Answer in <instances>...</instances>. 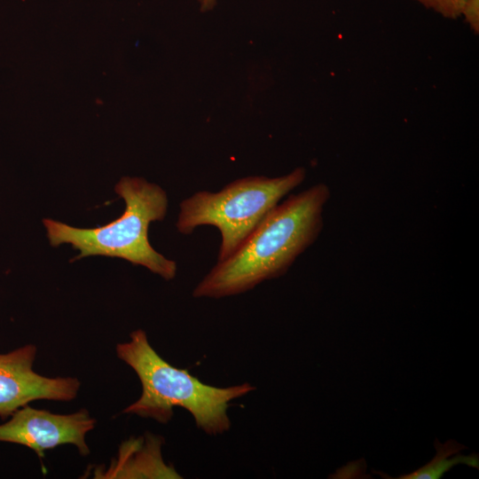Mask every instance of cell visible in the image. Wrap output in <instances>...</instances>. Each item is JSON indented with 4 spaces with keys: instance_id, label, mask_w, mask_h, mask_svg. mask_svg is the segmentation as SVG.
Segmentation results:
<instances>
[{
    "instance_id": "cell-1",
    "label": "cell",
    "mask_w": 479,
    "mask_h": 479,
    "mask_svg": "<svg viewBox=\"0 0 479 479\" xmlns=\"http://www.w3.org/2000/svg\"><path fill=\"white\" fill-rule=\"evenodd\" d=\"M330 194L329 187L318 183L276 205L239 248L198 283L192 296L236 295L284 275L320 234Z\"/></svg>"
},
{
    "instance_id": "cell-2",
    "label": "cell",
    "mask_w": 479,
    "mask_h": 479,
    "mask_svg": "<svg viewBox=\"0 0 479 479\" xmlns=\"http://www.w3.org/2000/svg\"><path fill=\"white\" fill-rule=\"evenodd\" d=\"M117 357L137 375L142 393L128 405L124 413L168 423L174 407L188 411L196 427L204 433L216 436L231 428L227 410L232 400L255 390L248 382L226 388L203 383L188 370L173 366L151 346L145 332L130 333V340L118 343Z\"/></svg>"
},
{
    "instance_id": "cell-3",
    "label": "cell",
    "mask_w": 479,
    "mask_h": 479,
    "mask_svg": "<svg viewBox=\"0 0 479 479\" xmlns=\"http://www.w3.org/2000/svg\"><path fill=\"white\" fill-rule=\"evenodd\" d=\"M115 192L124 200L125 209L103 226L76 228L43 219L51 245H72L80 251L75 260L90 255L118 257L142 265L166 280L174 279L177 263L154 250L148 239L150 224L163 220L167 213L164 190L143 178L125 177L116 185Z\"/></svg>"
},
{
    "instance_id": "cell-4",
    "label": "cell",
    "mask_w": 479,
    "mask_h": 479,
    "mask_svg": "<svg viewBox=\"0 0 479 479\" xmlns=\"http://www.w3.org/2000/svg\"><path fill=\"white\" fill-rule=\"evenodd\" d=\"M306 177L304 168L284 176L239 178L216 192L199 191L180 203L177 231L189 235L202 225L220 232L217 262L232 255L283 197Z\"/></svg>"
},
{
    "instance_id": "cell-5",
    "label": "cell",
    "mask_w": 479,
    "mask_h": 479,
    "mask_svg": "<svg viewBox=\"0 0 479 479\" xmlns=\"http://www.w3.org/2000/svg\"><path fill=\"white\" fill-rule=\"evenodd\" d=\"M96 423V419L86 409L59 414L27 404L0 425V442L26 446L39 458L44 456L45 451L63 444L75 445L82 456H87L90 448L86 435Z\"/></svg>"
},
{
    "instance_id": "cell-6",
    "label": "cell",
    "mask_w": 479,
    "mask_h": 479,
    "mask_svg": "<svg viewBox=\"0 0 479 479\" xmlns=\"http://www.w3.org/2000/svg\"><path fill=\"white\" fill-rule=\"evenodd\" d=\"M37 349L27 344L0 353V418L35 400L71 401L77 397L81 382L72 376L48 377L34 370Z\"/></svg>"
},
{
    "instance_id": "cell-7",
    "label": "cell",
    "mask_w": 479,
    "mask_h": 479,
    "mask_svg": "<svg viewBox=\"0 0 479 479\" xmlns=\"http://www.w3.org/2000/svg\"><path fill=\"white\" fill-rule=\"evenodd\" d=\"M436 453L435 457L419 469L405 475H402L398 479H438L448 470L458 464H466L469 467L478 468V456H462L458 453L466 447L453 440H449L444 444L435 441Z\"/></svg>"
},
{
    "instance_id": "cell-8",
    "label": "cell",
    "mask_w": 479,
    "mask_h": 479,
    "mask_svg": "<svg viewBox=\"0 0 479 479\" xmlns=\"http://www.w3.org/2000/svg\"><path fill=\"white\" fill-rule=\"evenodd\" d=\"M442 16L456 19L462 14L467 0H415Z\"/></svg>"
},
{
    "instance_id": "cell-9",
    "label": "cell",
    "mask_w": 479,
    "mask_h": 479,
    "mask_svg": "<svg viewBox=\"0 0 479 479\" xmlns=\"http://www.w3.org/2000/svg\"><path fill=\"white\" fill-rule=\"evenodd\" d=\"M471 28L478 33L479 31V0H467L462 14Z\"/></svg>"
},
{
    "instance_id": "cell-10",
    "label": "cell",
    "mask_w": 479,
    "mask_h": 479,
    "mask_svg": "<svg viewBox=\"0 0 479 479\" xmlns=\"http://www.w3.org/2000/svg\"><path fill=\"white\" fill-rule=\"evenodd\" d=\"M200 4L201 11H208L216 4V0H198Z\"/></svg>"
}]
</instances>
